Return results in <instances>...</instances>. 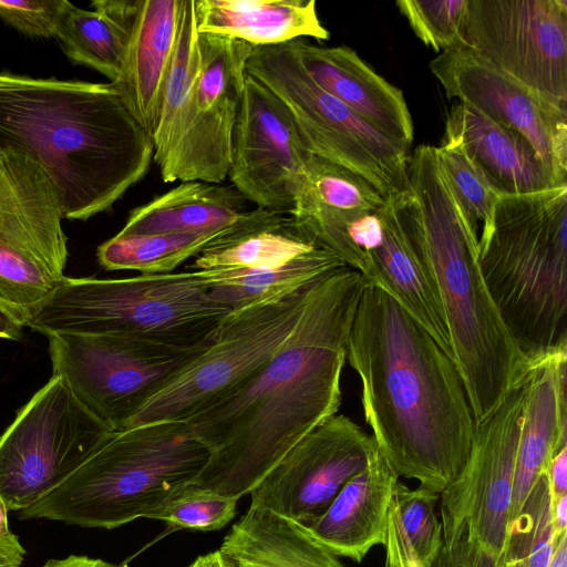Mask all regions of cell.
<instances>
[{
	"label": "cell",
	"mask_w": 567,
	"mask_h": 567,
	"mask_svg": "<svg viewBox=\"0 0 567 567\" xmlns=\"http://www.w3.org/2000/svg\"><path fill=\"white\" fill-rule=\"evenodd\" d=\"M361 275L342 267L318 281L280 349L243 389L185 423L209 451L194 481L239 498L303 436L336 415Z\"/></svg>",
	"instance_id": "1"
},
{
	"label": "cell",
	"mask_w": 567,
	"mask_h": 567,
	"mask_svg": "<svg viewBox=\"0 0 567 567\" xmlns=\"http://www.w3.org/2000/svg\"><path fill=\"white\" fill-rule=\"evenodd\" d=\"M346 360L365 422L398 476L441 494L471 453L476 423L454 360L389 292L364 285Z\"/></svg>",
	"instance_id": "2"
},
{
	"label": "cell",
	"mask_w": 567,
	"mask_h": 567,
	"mask_svg": "<svg viewBox=\"0 0 567 567\" xmlns=\"http://www.w3.org/2000/svg\"><path fill=\"white\" fill-rule=\"evenodd\" d=\"M0 150L35 162L68 219L107 212L148 171L151 135L116 86L0 72Z\"/></svg>",
	"instance_id": "3"
},
{
	"label": "cell",
	"mask_w": 567,
	"mask_h": 567,
	"mask_svg": "<svg viewBox=\"0 0 567 567\" xmlns=\"http://www.w3.org/2000/svg\"><path fill=\"white\" fill-rule=\"evenodd\" d=\"M409 187L399 197V215L444 318L453 360L478 425L501 403L526 359L488 293L477 239L446 186L436 147L422 144L414 150Z\"/></svg>",
	"instance_id": "4"
},
{
	"label": "cell",
	"mask_w": 567,
	"mask_h": 567,
	"mask_svg": "<svg viewBox=\"0 0 567 567\" xmlns=\"http://www.w3.org/2000/svg\"><path fill=\"white\" fill-rule=\"evenodd\" d=\"M477 248L488 293L525 359L567 351V184L499 197Z\"/></svg>",
	"instance_id": "5"
},
{
	"label": "cell",
	"mask_w": 567,
	"mask_h": 567,
	"mask_svg": "<svg viewBox=\"0 0 567 567\" xmlns=\"http://www.w3.org/2000/svg\"><path fill=\"white\" fill-rule=\"evenodd\" d=\"M208 457L209 451L185 422L111 431L72 474L20 517L106 529L150 518L194 483Z\"/></svg>",
	"instance_id": "6"
},
{
	"label": "cell",
	"mask_w": 567,
	"mask_h": 567,
	"mask_svg": "<svg viewBox=\"0 0 567 567\" xmlns=\"http://www.w3.org/2000/svg\"><path fill=\"white\" fill-rule=\"evenodd\" d=\"M208 270L130 278L64 277L24 320L45 334H114L189 347L210 340L230 310L209 295Z\"/></svg>",
	"instance_id": "7"
},
{
	"label": "cell",
	"mask_w": 567,
	"mask_h": 567,
	"mask_svg": "<svg viewBox=\"0 0 567 567\" xmlns=\"http://www.w3.org/2000/svg\"><path fill=\"white\" fill-rule=\"evenodd\" d=\"M246 72L286 105L309 153L360 175L385 198L409 192V148L321 89L291 41L255 48Z\"/></svg>",
	"instance_id": "8"
},
{
	"label": "cell",
	"mask_w": 567,
	"mask_h": 567,
	"mask_svg": "<svg viewBox=\"0 0 567 567\" xmlns=\"http://www.w3.org/2000/svg\"><path fill=\"white\" fill-rule=\"evenodd\" d=\"M321 279L226 315L210 344L124 429L155 422H186L243 389L280 349L295 328L310 290Z\"/></svg>",
	"instance_id": "9"
},
{
	"label": "cell",
	"mask_w": 567,
	"mask_h": 567,
	"mask_svg": "<svg viewBox=\"0 0 567 567\" xmlns=\"http://www.w3.org/2000/svg\"><path fill=\"white\" fill-rule=\"evenodd\" d=\"M52 375L111 431L127 422L213 341L172 346L114 334L49 336Z\"/></svg>",
	"instance_id": "10"
},
{
	"label": "cell",
	"mask_w": 567,
	"mask_h": 567,
	"mask_svg": "<svg viewBox=\"0 0 567 567\" xmlns=\"http://www.w3.org/2000/svg\"><path fill=\"white\" fill-rule=\"evenodd\" d=\"M111 432L52 375L0 436V497L22 511L72 474Z\"/></svg>",
	"instance_id": "11"
},
{
	"label": "cell",
	"mask_w": 567,
	"mask_h": 567,
	"mask_svg": "<svg viewBox=\"0 0 567 567\" xmlns=\"http://www.w3.org/2000/svg\"><path fill=\"white\" fill-rule=\"evenodd\" d=\"M525 388L524 365L497 408L476 425L465 465L440 494L443 544L464 534L499 563L511 522Z\"/></svg>",
	"instance_id": "12"
},
{
	"label": "cell",
	"mask_w": 567,
	"mask_h": 567,
	"mask_svg": "<svg viewBox=\"0 0 567 567\" xmlns=\"http://www.w3.org/2000/svg\"><path fill=\"white\" fill-rule=\"evenodd\" d=\"M462 47L567 103V0H467Z\"/></svg>",
	"instance_id": "13"
},
{
	"label": "cell",
	"mask_w": 567,
	"mask_h": 567,
	"mask_svg": "<svg viewBox=\"0 0 567 567\" xmlns=\"http://www.w3.org/2000/svg\"><path fill=\"white\" fill-rule=\"evenodd\" d=\"M372 435L344 414L319 424L251 489L250 506L306 528L328 509L343 485L369 463Z\"/></svg>",
	"instance_id": "14"
},
{
	"label": "cell",
	"mask_w": 567,
	"mask_h": 567,
	"mask_svg": "<svg viewBox=\"0 0 567 567\" xmlns=\"http://www.w3.org/2000/svg\"><path fill=\"white\" fill-rule=\"evenodd\" d=\"M449 99L456 97L523 135L559 185L567 184V109L458 45L430 62Z\"/></svg>",
	"instance_id": "15"
},
{
	"label": "cell",
	"mask_w": 567,
	"mask_h": 567,
	"mask_svg": "<svg viewBox=\"0 0 567 567\" xmlns=\"http://www.w3.org/2000/svg\"><path fill=\"white\" fill-rule=\"evenodd\" d=\"M309 154L286 105L247 74L233 133L231 185L257 208L289 215Z\"/></svg>",
	"instance_id": "16"
},
{
	"label": "cell",
	"mask_w": 567,
	"mask_h": 567,
	"mask_svg": "<svg viewBox=\"0 0 567 567\" xmlns=\"http://www.w3.org/2000/svg\"><path fill=\"white\" fill-rule=\"evenodd\" d=\"M200 70L174 182L221 184L231 162L233 133L255 47L238 39L198 32Z\"/></svg>",
	"instance_id": "17"
},
{
	"label": "cell",
	"mask_w": 567,
	"mask_h": 567,
	"mask_svg": "<svg viewBox=\"0 0 567 567\" xmlns=\"http://www.w3.org/2000/svg\"><path fill=\"white\" fill-rule=\"evenodd\" d=\"M291 44L307 73L321 89L398 144L410 147L414 127L400 89L346 45H316L305 38Z\"/></svg>",
	"instance_id": "18"
},
{
	"label": "cell",
	"mask_w": 567,
	"mask_h": 567,
	"mask_svg": "<svg viewBox=\"0 0 567 567\" xmlns=\"http://www.w3.org/2000/svg\"><path fill=\"white\" fill-rule=\"evenodd\" d=\"M183 0H127L122 72L113 83L151 135L176 48Z\"/></svg>",
	"instance_id": "19"
},
{
	"label": "cell",
	"mask_w": 567,
	"mask_h": 567,
	"mask_svg": "<svg viewBox=\"0 0 567 567\" xmlns=\"http://www.w3.org/2000/svg\"><path fill=\"white\" fill-rule=\"evenodd\" d=\"M567 351L526 359L523 423L518 440L511 519L522 509L537 478L567 444Z\"/></svg>",
	"instance_id": "20"
},
{
	"label": "cell",
	"mask_w": 567,
	"mask_h": 567,
	"mask_svg": "<svg viewBox=\"0 0 567 567\" xmlns=\"http://www.w3.org/2000/svg\"><path fill=\"white\" fill-rule=\"evenodd\" d=\"M444 136L462 145L499 197L540 193L560 186L523 135L466 103L457 102L451 107Z\"/></svg>",
	"instance_id": "21"
},
{
	"label": "cell",
	"mask_w": 567,
	"mask_h": 567,
	"mask_svg": "<svg viewBox=\"0 0 567 567\" xmlns=\"http://www.w3.org/2000/svg\"><path fill=\"white\" fill-rule=\"evenodd\" d=\"M398 480L377 446L365 468L343 485L308 532L336 556L361 563L374 546L385 542Z\"/></svg>",
	"instance_id": "22"
},
{
	"label": "cell",
	"mask_w": 567,
	"mask_h": 567,
	"mask_svg": "<svg viewBox=\"0 0 567 567\" xmlns=\"http://www.w3.org/2000/svg\"><path fill=\"white\" fill-rule=\"evenodd\" d=\"M195 14L199 33L238 39L255 48L330 38L315 0H195Z\"/></svg>",
	"instance_id": "23"
},
{
	"label": "cell",
	"mask_w": 567,
	"mask_h": 567,
	"mask_svg": "<svg viewBox=\"0 0 567 567\" xmlns=\"http://www.w3.org/2000/svg\"><path fill=\"white\" fill-rule=\"evenodd\" d=\"M248 200L233 186L182 182L135 207L120 235L200 234L224 229L244 216Z\"/></svg>",
	"instance_id": "24"
},
{
	"label": "cell",
	"mask_w": 567,
	"mask_h": 567,
	"mask_svg": "<svg viewBox=\"0 0 567 567\" xmlns=\"http://www.w3.org/2000/svg\"><path fill=\"white\" fill-rule=\"evenodd\" d=\"M315 248L290 215L255 207L209 243L192 268H274Z\"/></svg>",
	"instance_id": "25"
},
{
	"label": "cell",
	"mask_w": 567,
	"mask_h": 567,
	"mask_svg": "<svg viewBox=\"0 0 567 567\" xmlns=\"http://www.w3.org/2000/svg\"><path fill=\"white\" fill-rule=\"evenodd\" d=\"M220 549L238 567H346L306 527L254 506L231 526Z\"/></svg>",
	"instance_id": "26"
},
{
	"label": "cell",
	"mask_w": 567,
	"mask_h": 567,
	"mask_svg": "<svg viewBox=\"0 0 567 567\" xmlns=\"http://www.w3.org/2000/svg\"><path fill=\"white\" fill-rule=\"evenodd\" d=\"M400 196L388 198L383 241L370 254L375 272L374 286L398 300L453 359L444 318L399 215Z\"/></svg>",
	"instance_id": "27"
},
{
	"label": "cell",
	"mask_w": 567,
	"mask_h": 567,
	"mask_svg": "<svg viewBox=\"0 0 567 567\" xmlns=\"http://www.w3.org/2000/svg\"><path fill=\"white\" fill-rule=\"evenodd\" d=\"M199 70L195 0H183L178 39L151 133L153 159L165 183L174 182Z\"/></svg>",
	"instance_id": "28"
},
{
	"label": "cell",
	"mask_w": 567,
	"mask_h": 567,
	"mask_svg": "<svg viewBox=\"0 0 567 567\" xmlns=\"http://www.w3.org/2000/svg\"><path fill=\"white\" fill-rule=\"evenodd\" d=\"M92 10L69 4L55 39L75 64L115 82L121 75L127 38V0H94Z\"/></svg>",
	"instance_id": "29"
},
{
	"label": "cell",
	"mask_w": 567,
	"mask_h": 567,
	"mask_svg": "<svg viewBox=\"0 0 567 567\" xmlns=\"http://www.w3.org/2000/svg\"><path fill=\"white\" fill-rule=\"evenodd\" d=\"M347 267L336 255L315 248L274 268L208 269L209 295L230 311L251 302L282 295Z\"/></svg>",
	"instance_id": "30"
},
{
	"label": "cell",
	"mask_w": 567,
	"mask_h": 567,
	"mask_svg": "<svg viewBox=\"0 0 567 567\" xmlns=\"http://www.w3.org/2000/svg\"><path fill=\"white\" fill-rule=\"evenodd\" d=\"M388 198L367 179L336 163L309 154L289 215L347 216L381 209Z\"/></svg>",
	"instance_id": "31"
},
{
	"label": "cell",
	"mask_w": 567,
	"mask_h": 567,
	"mask_svg": "<svg viewBox=\"0 0 567 567\" xmlns=\"http://www.w3.org/2000/svg\"><path fill=\"white\" fill-rule=\"evenodd\" d=\"M226 228L200 234L117 233L99 246L96 257L105 270H137L141 275L169 274L190 257H196Z\"/></svg>",
	"instance_id": "32"
},
{
	"label": "cell",
	"mask_w": 567,
	"mask_h": 567,
	"mask_svg": "<svg viewBox=\"0 0 567 567\" xmlns=\"http://www.w3.org/2000/svg\"><path fill=\"white\" fill-rule=\"evenodd\" d=\"M561 536V535H560ZM546 474L535 482L508 525L501 567H548L556 543Z\"/></svg>",
	"instance_id": "33"
},
{
	"label": "cell",
	"mask_w": 567,
	"mask_h": 567,
	"mask_svg": "<svg viewBox=\"0 0 567 567\" xmlns=\"http://www.w3.org/2000/svg\"><path fill=\"white\" fill-rule=\"evenodd\" d=\"M436 156L443 178L464 224L478 241L492 226L499 196L491 188L456 140L444 136L442 144L436 147Z\"/></svg>",
	"instance_id": "34"
},
{
	"label": "cell",
	"mask_w": 567,
	"mask_h": 567,
	"mask_svg": "<svg viewBox=\"0 0 567 567\" xmlns=\"http://www.w3.org/2000/svg\"><path fill=\"white\" fill-rule=\"evenodd\" d=\"M63 278L35 255L0 239V305L22 326Z\"/></svg>",
	"instance_id": "35"
},
{
	"label": "cell",
	"mask_w": 567,
	"mask_h": 567,
	"mask_svg": "<svg viewBox=\"0 0 567 567\" xmlns=\"http://www.w3.org/2000/svg\"><path fill=\"white\" fill-rule=\"evenodd\" d=\"M440 494L419 486L409 488L398 480L392 502L412 550L425 567H432L443 547L442 525L436 513Z\"/></svg>",
	"instance_id": "36"
},
{
	"label": "cell",
	"mask_w": 567,
	"mask_h": 567,
	"mask_svg": "<svg viewBox=\"0 0 567 567\" xmlns=\"http://www.w3.org/2000/svg\"><path fill=\"white\" fill-rule=\"evenodd\" d=\"M237 501L236 497L221 495L192 483L176 493L150 518L163 520L176 529L216 530L235 517Z\"/></svg>",
	"instance_id": "37"
},
{
	"label": "cell",
	"mask_w": 567,
	"mask_h": 567,
	"mask_svg": "<svg viewBox=\"0 0 567 567\" xmlns=\"http://www.w3.org/2000/svg\"><path fill=\"white\" fill-rule=\"evenodd\" d=\"M396 6L425 45L445 51L462 44L467 0H399Z\"/></svg>",
	"instance_id": "38"
},
{
	"label": "cell",
	"mask_w": 567,
	"mask_h": 567,
	"mask_svg": "<svg viewBox=\"0 0 567 567\" xmlns=\"http://www.w3.org/2000/svg\"><path fill=\"white\" fill-rule=\"evenodd\" d=\"M70 3L66 0H0V19L28 37L55 38Z\"/></svg>",
	"instance_id": "39"
},
{
	"label": "cell",
	"mask_w": 567,
	"mask_h": 567,
	"mask_svg": "<svg viewBox=\"0 0 567 567\" xmlns=\"http://www.w3.org/2000/svg\"><path fill=\"white\" fill-rule=\"evenodd\" d=\"M432 567H501V563L461 534L443 544Z\"/></svg>",
	"instance_id": "40"
},
{
	"label": "cell",
	"mask_w": 567,
	"mask_h": 567,
	"mask_svg": "<svg viewBox=\"0 0 567 567\" xmlns=\"http://www.w3.org/2000/svg\"><path fill=\"white\" fill-rule=\"evenodd\" d=\"M383 546L385 548L384 567H425L420 563L412 550L392 501L389 509L386 537Z\"/></svg>",
	"instance_id": "41"
},
{
	"label": "cell",
	"mask_w": 567,
	"mask_h": 567,
	"mask_svg": "<svg viewBox=\"0 0 567 567\" xmlns=\"http://www.w3.org/2000/svg\"><path fill=\"white\" fill-rule=\"evenodd\" d=\"M545 474L551 504L567 496V444L556 453Z\"/></svg>",
	"instance_id": "42"
},
{
	"label": "cell",
	"mask_w": 567,
	"mask_h": 567,
	"mask_svg": "<svg viewBox=\"0 0 567 567\" xmlns=\"http://www.w3.org/2000/svg\"><path fill=\"white\" fill-rule=\"evenodd\" d=\"M25 549L17 535H0V567H21Z\"/></svg>",
	"instance_id": "43"
},
{
	"label": "cell",
	"mask_w": 567,
	"mask_h": 567,
	"mask_svg": "<svg viewBox=\"0 0 567 567\" xmlns=\"http://www.w3.org/2000/svg\"><path fill=\"white\" fill-rule=\"evenodd\" d=\"M42 567H117L100 558L70 555L65 558L50 559Z\"/></svg>",
	"instance_id": "44"
},
{
	"label": "cell",
	"mask_w": 567,
	"mask_h": 567,
	"mask_svg": "<svg viewBox=\"0 0 567 567\" xmlns=\"http://www.w3.org/2000/svg\"><path fill=\"white\" fill-rule=\"evenodd\" d=\"M188 567H238L220 548L198 556Z\"/></svg>",
	"instance_id": "45"
},
{
	"label": "cell",
	"mask_w": 567,
	"mask_h": 567,
	"mask_svg": "<svg viewBox=\"0 0 567 567\" xmlns=\"http://www.w3.org/2000/svg\"><path fill=\"white\" fill-rule=\"evenodd\" d=\"M22 323L0 305V338L18 340L21 337Z\"/></svg>",
	"instance_id": "46"
},
{
	"label": "cell",
	"mask_w": 567,
	"mask_h": 567,
	"mask_svg": "<svg viewBox=\"0 0 567 567\" xmlns=\"http://www.w3.org/2000/svg\"><path fill=\"white\" fill-rule=\"evenodd\" d=\"M551 518L556 536L567 533V496L551 504Z\"/></svg>",
	"instance_id": "47"
},
{
	"label": "cell",
	"mask_w": 567,
	"mask_h": 567,
	"mask_svg": "<svg viewBox=\"0 0 567 567\" xmlns=\"http://www.w3.org/2000/svg\"><path fill=\"white\" fill-rule=\"evenodd\" d=\"M548 567H567V533L558 538Z\"/></svg>",
	"instance_id": "48"
},
{
	"label": "cell",
	"mask_w": 567,
	"mask_h": 567,
	"mask_svg": "<svg viewBox=\"0 0 567 567\" xmlns=\"http://www.w3.org/2000/svg\"><path fill=\"white\" fill-rule=\"evenodd\" d=\"M8 511L6 503L0 497V535H8L11 533L8 525Z\"/></svg>",
	"instance_id": "49"
}]
</instances>
